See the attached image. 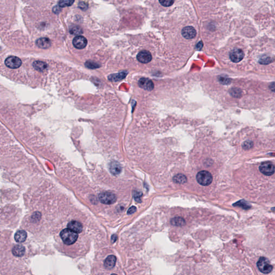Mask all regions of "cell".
<instances>
[{
	"label": "cell",
	"mask_w": 275,
	"mask_h": 275,
	"mask_svg": "<svg viewBox=\"0 0 275 275\" xmlns=\"http://www.w3.org/2000/svg\"><path fill=\"white\" fill-rule=\"evenodd\" d=\"M137 58L138 60L143 64H147L152 59V54L149 51L146 50H144L140 52L138 54Z\"/></svg>",
	"instance_id": "9c48e42d"
},
{
	"label": "cell",
	"mask_w": 275,
	"mask_h": 275,
	"mask_svg": "<svg viewBox=\"0 0 275 275\" xmlns=\"http://www.w3.org/2000/svg\"><path fill=\"white\" fill-rule=\"evenodd\" d=\"M75 0H59L58 5L60 7L65 8L71 6L74 3Z\"/></svg>",
	"instance_id": "603a6c76"
},
{
	"label": "cell",
	"mask_w": 275,
	"mask_h": 275,
	"mask_svg": "<svg viewBox=\"0 0 275 275\" xmlns=\"http://www.w3.org/2000/svg\"><path fill=\"white\" fill-rule=\"evenodd\" d=\"M116 257L114 255H109L104 261V267L107 269H111L114 267L116 263Z\"/></svg>",
	"instance_id": "2e32d148"
},
{
	"label": "cell",
	"mask_w": 275,
	"mask_h": 275,
	"mask_svg": "<svg viewBox=\"0 0 275 275\" xmlns=\"http://www.w3.org/2000/svg\"><path fill=\"white\" fill-rule=\"evenodd\" d=\"M159 2L164 7H169L173 5L174 0H159Z\"/></svg>",
	"instance_id": "83f0119b"
},
{
	"label": "cell",
	"mask_w": 275,
	"mask_h": 275,
	"mask_svg": "<svg viewBox=\"0 0 275 275\" xmlns=\"http://www.w3.org/2000/svg\"><path fill=\"white\" fill-rule=\"evenodd\" d=\"M85 66L89 69L98 68L100 67L99 64L94 61H88L85 63Z\"/></svg>",
	"instance_id": "d4e9b609"
},
{
	"label": "cell",
	"mask_w": 275,
	"mask_h": 275,
	"mask_svg": "<svg viewBox=\"0 0 275 275\" xmlns=\"http://www.w3.org/2000/svg\"><path fill=\"white\" fill-rule=\"evenodd\" d=\"M27 237V233L25 231L20 230L16 233L15 235V240L18 243H22L26 240Z\"/></svg>",
	"instance_id": "ac0fdd59"
},
{
	"label": "cell",
	"mask_w": 275,
	"mask_h": 275,
	"mask_svg": "<svg viewBox=\"0 0 275 275\" xmlns=\"http://www.w3.org/2000/svg\"><path fill=\"white\" fill-rule=\"evenodd\" d=\"M22 60L17 56H9L5 60V66L9 68H18L22 65Z\"/></svg>",
	"instance_id": "5b68a950"
},
{
	"label": "cell",
	"mask_w": 275,
	"mask_h": 275,
	"mask_svg": "<svg viewBox=\"0 0 275 275\" xmlns=\"http://www.w3.org/2000/svg\"><path fill=\"white\" fill-rule=\"evenodd\" d=\"M25 248L22 245H16L12 250L13 255L17 257L23 256L25 254Z\"/></svg>",
	"instance_id": "e0dca14e"
},
{
	"label": "cell",
	"mask_w": 275,
	"mask_h": 275,
	"mask_svg": "<svg viewBox=\"0 0 275 275\" xmlns=\"http://www.w3.org/2000/svg\"><path fill=\"white\" fill-rule=\"evenodd\" d=\"M60 235L64 243L67 245L74 244L78 239L77 233L69 229L68 228L63 229Z\"/></svg>",
	"instance_id": "6da1fadb"
},
{
	"label": "cell",
	"mask_w": 275,
	"mask_h": 275,
	"mask_svg": "<svg viewBox=\"0 0 275 275\" xmlns=\"http://www.w3.org/2000/svg\"><path fill=\"white\" fill-rule=\"evenodd\" d=\"M260 171L267 176H271L275 173V167L273 163L266 162L262 163L259 168Z\"/></svg>",
	"instance_id": "8992f818"
},
{
	"label": "cell",
	"mask_w": 275,
	"mask_h": 275,
	"mask_svg": "<svg viewBox=\"0 0 275 275\" xmlns=\"http://www.w3.org/2000/svg\"><path fill=\"white\" fill-rule=\"evenodd\" d=\"M79 7L81 10H86L88 9V5H87L86 3L84 2H81L79 3Z\"/></svg>",
	"instance_id": "1f68e13d"
},
{
	"label": "cell",
	"mask_w": 275,
	"mask_h": 275,
	"mask_svg": "<svg viewBox=\"0 0 275 275\" xmlns=\"http://www.w3.org/2000/svg\"><path fill=\"white\" fill-rule=\"evenodd\" d=\"M33 67L38 71H43L47 68L48 65L46 62L43 61H36L33 63Z\"/></svg>",
	"instance_id": "d6986e66"
},
{
	"label": "cell",
	"mask_w": 275,
	"mask_h": 275,
	"mask_svg": "<svg viewBox=\"0 0 275 275\" xmlns=\"http://www.w3.org/2000/svg\"><path fill=\"white\" fill-rule=\"evenodd\" d=\"M171 224L172 225L179 227L183 226L186 224V220L180 216L175 217L171 219Z\"/></svg>",
	"instance_id": "ffe728a7"
},
{
	"label": "cell",
	"mask_w": 275,
	"mask_h": 275,
	"mask_svg": "<svg viewBox=\"0 0 275 275\" xmlns=\"http://www.w3.org/2000/svg\"><path fill=\"white\" fill-rule=\"evenodd\" d=\"M252 146H253V144L252 141H245V143H243L242 145V147L243 148V149L245 150H249L252 147Z\"/></svg>",
	"instance_id": "4dcf8cb0"
},
{
	"label": "cell",
	"mask_w": 275,
	"mask_h": 275,
	"mask_svg": "<svg viewBox=\"0 0 275 275\" xmlns=\"http://www.w3.org/2000/svg\"><path fill=\"white\" fill-rule=\"evenodd\" d=\"M244 57V53L241 49H234L229 53V58L235 63L241 61Z\"/></svg>",
	"instance_id": "52a82bcc"
},
{
	"label": "cell",
	"mask_w": 275,
	"mask_h": 275,
	"mask_svg": "<svg viewBox=\"0 0 275 275\" xmlns=\"http://www.w3.org/2000/svg\"><path fill=\"white\" fill-rule=\"evenodd\" d=\"M196 31L192 26H186L182 31V35L185 38L190 39L196 36Z\"/></svg>",
	"instance_id": "8fae6325"
},
{
	"label": "cell",
	"mask_w": 275,
	"mask_h": 275,
	"mask_svg": "<svg viewBox=\"0 0 275 275\" xmlns=\"http://www.w3.org/2000/svg\"><path fill=\"white\" fill-rule=\"evenodd\" d=\"M234 206H240V207H241L243 209H249L250 207V206L249 204H248L247 201H238L237 203H236L235 204H233Z\"/></svg>",
	"instance_id": "4316f807"
},
{
	"label": "cell",
	"mask_w": 275,
	"mask_h": 275,
	"mask_svg": "<svg viewBox=\"0 0 275 275\" xmlns=\"http://www.w3.org/2000/svg\"><path fill=\"white\" fill-rule=\"evenodd\" d=\"M269 88L273 92H275V82H273L270 84Z\"/></svg>",
	"instance_id": "e575fe53"
},
{
	"label": "cell",
	"mask_w": 275,
	"mask_h": 275,
	"mask_svg": "<svg viewBox=\"0 0 275 275\" xmlns=\"http://www.w3.org/2000/svg\"><path fill=\"white\" fill-rule=\"evenodd\" d=\"M136 211H137V208H136V207L134 206H132V207H131L130 209L128 210V214H133V213H135Z\"/></svg>",
	"instance_id": "d6a6232c"
},
{
	"label": "cell",
	"mask_w": 275,
	"mask_h": 275,
	"mask_svg": "<svg viewBox=\"0 0 275 275\" xmlns=\"http://www.w3.org/2000/svg\"><path fill=\"white\" fill-rule=\"evenodd\" d=\"M143 196V194L140 191H135L134 194L133 195V196L134 198L135 201H137L138 203H141V197Z\"/></svg>",
	"instance_id": "f546056e"
},
{
	"label": "cell",
	"mask_w": 275,
	"mask_h": 275,
	"mask_svg": "<svg viewBox=\"0 0 275 275\" xmlns=\"http://www.w3.org/2000/svg\"><path fill=\"white\" fill-rule=\"evenodd\" d=\"M67 227L77 233H80L83 229L82 225L80 222L75 220L69 222L67 225Z\"/></svg>",
	"instance_id": "7c38bea8"
},
{
	"label": "cell",
	"mask_w": 275,
	"mask_h": 275,
	"mask_svg": "<svg viewBox=\"0 0 275 275\" xmlns=\"http://www.w3.org/2000/svg\"><path fill=\"white\" fill-rule=\"evenodd\" d=\"M87 39L82 36H77L73 39V44L75 48L77 49H83L87 46Z\"/></svg>",
	"instance_id": "30bf717a"
},
{
	"label": "cell",
	"mask_w": 275,
	"mask_h": 275,
	"mask_svg": "<svg viewBox=\"0 0 275 275\" xmlns=\"http://www.w3.org/2000/svg\"><path fill=\"white\" fill-rule=\"evenodd\" d=\"M69 32H70V33H71V35H76V36H79V35H81L83 33L82 29L80 26H78L72 27L70 29Z\"/></svg>",
	"instance_id": "cb8c5ba5"
},
{
	"label": "cell",
	"mask_w": 275,
	"mask_h": 275,
	"mask_svg": "<svg viewBox=\"0 0 275 275\" xmlns=\"http://www.w3.org/2000/svg\"><path fill=\"white\" fill-rule=\"evenodd\" d=\"M138 85L140 88L148 91L152 90L154 87L153 81L150 79L145 77L140 79L138 81Z\"/></svg>",
	"instance_id": "ba28073f"
},
{
	"label": "cell",
	"mask_w": 275,
	"mask_h": 275,
	"mask_svg": "<svg viewBox=\"0 0 275 275\" xmlns=\"http://www.w3.org/2000/svg\"><path fill=\"white\" fill-rule=\"evenodd\" d=\"M229 94L235 98H239L241 96V90L238 88H232L229 90Z\"/></svg>",
	"instance_id": "7402d4cb"
},
{
	"label": "cell",
	"mask_w": 275,
	"mask_h": 275,
	"mask_svg": "<svg viewBox=\"0 0 275 275\" xmlns=\"http://www.w3.org/2000/svg\"><path fill=\"white\" fill-rule=\"evenodd\" d=\"M257 266L260 271L264 274L269 273L273 269V265L270 264L268 259L265 257H260L257 261Z\"/></svg>",
	"instance_id": "3957f363"
},
{
	"label": "cell",
	"mask_w": 275,
	"mask_h": 275,
	"mask_svg": "<svg viewBox=\"0 0 275 275\" xmlns=\"http://www.w3.org/2000/svg\"><path fill=\"white\" fill-rule=\"evenodd\" d=\"M53 11L54 13H55V14H58V13L61 11V9H60V8L59 7L56 6L55 7H54Z\"/></svg>",
	"instance_id": "836d02e7"
},
{
	"label": "cell",
	"mask_w": 275,
	"mask_h": 275,
	"mask_svg": "<svg viewBox=\"0 0 275 275\" xmlns=\"http://www.w3.org/2000/svg\"><path fill=\"white\" fill-rule=\"evenodd\" d=\"M173 181L176 183L184 184L187 182V178L183 174H179L174 177Z\"/></svg>",
	"instance_id": "44dd1931"
},
{
	"label": "cell",
	"mask_w": 275,
	"mask_h": 275,
	"mask_svg": "<svg viewBox=\"0 0 275 275\" xmlns=\"http://www.w3.org/2000/svg\"><path fill=\"white\" fill-rule=\"evenodd\" d=\"M99 199L103 204L110 205L113 204L117 201L116 195L111 192H103L99 194Z\"/></svg>",
	"instance_id": "277c9868"
},
{
	"label": "cell",
	"mask_w": 275,
	"mask_h": 275,
	"mask_svg": "<svg viewBox=\"0 0 275 275\" xmlns=\"http://www.w3.org/2000/svg\"><path fill=\"white\" fill-rule=\"evenodd\" d=\"M128 73L127 71H123L116 74H111L108 77V79L110 81H119L125 78Z\"/></svg>",
	"instance_id": "4fadbf2b"
},
{
	"label": "cell",
	"mask_w": 275,
	"mask_h": 275,
	"mask_svg": "<svg viewBox=\"0 0 275 275\" xmlns=\"http://www.w3.org/2000/svg\"><path fill=\"white\" fill-rule=\"evenodd\" d=\"M202 46H203V44H202V42H201V43L199 42V43L197 44V49L199 50H201V49Z\"/></svg>",
	"instance_id": "8d00e7d4"
},
{
	"label": "cell",
	"mask_w": 275,
	"mask_h": 275,
	"mask_svg": "<svg viewBox=\"0 0 275 275\" xmlns=\"http://www.w3.org/2000/svg\"><path fill=\"white\" fill-rule=\"evenodd\" d=\"M36 45L41 49H48L51 46V41L47 38H41L37 40Z\"/></svg>",
	"instance_id": "5bb4252c"
},
{
	"label": "cell",
	"mask_w": 275,
	"mask_h": 275,
	"mask_svg": "<svg viewBox=\"0 0 275 275\" xmlns=\"http://www.w3.org/2000/svg\"><path fill=\"white\" fill-rule=\"evenodd\" d=\"M219 81L222 84H229L231 82V79L225 77H219Z\"/></svg>",
	"instance_id": "f1b7e54d"
},
{
	"label": "cell",
	"mask_w": 275,
	"mask_h": 275,
	"mask_svg": "<svg viewBox=\"0 0 275 275\" xmlns=\"http://www.w3.org/2000/svg\"><path fill=\"white\" fill-rule=\"evenodd\" d=\"M197 181L199 184L203 186H207L211 183L213 177L211 174L206 171H199L197 174Z\"/></svg>",
	"instance_id": "7a4b0ae2"
},
{
	"label": "cell",
	"mask_w": 275,
	"mask_h": 275,
	"mask_svg": "<svg viewBox=\"0 0 275 275\" xmlns=\"http://www.w3.org/2000/svg\"><path fill=\"white\" fill-rule=\"evenodd\" d=\"M109 169L111 173L115 175L119 174L122 170V166L117 161H113L111 162L110 164Z\"/></svg>",
	"instance_id": "9a60e30c"
},
{
	"label": "cell",
	"mask_w": 275,
	"mask_h": 275,
	"mask_svg": "<svg viewBox=\"0 0 275 275\" xmlns=\"http://www.w3.org/2000/svg\"><path fill=\"white\" fill-rule=\"evenodd\" d=\"M273 61V59L271 57L269 56H264L262 57L260 59L259 62L260 64H262V65H267V64L271 63Z\"/></svg>",
	"instance_id": "484cf974"
},
{
	"label": "cell",
	"mask_w": 275,
	"mask_h": 275,
	"mask_svg": "<svg viewBox=\"0 0 275 275\" xmlns=\"http://www.w3.org/2000/svg\"><path fill=\"white\" fill-rule=\"evenodd\" d=\"M117 240V236L116 235H113L112 237H111V240H112V242L113 243L116 242V240Z\"/></svg>",
	"instance_id": "d590c367"
}]
</instances>
